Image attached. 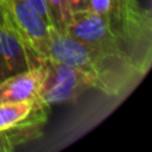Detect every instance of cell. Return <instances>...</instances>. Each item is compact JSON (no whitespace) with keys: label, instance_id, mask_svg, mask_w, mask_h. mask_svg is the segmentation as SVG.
Returning a JSON list of instances; mask_svg holds the SVG:
<instances>
[{"label":"cell","instance_id":"obj_9","mask_svg":"<svg viewBox=\"0 0 152 152\" xmlns=\"http://www.w3.org/2000/svg\"><path fill=\"white\" fill-rule=\"evenodd\" d=\"M50 11L51 23L55 29L60 32H67L68 24L71 21L72 13L67 0H45Z\"/></svg>","mask_w":152,"mask_h":152},{"label":"cell","instance_id":"obj_4","mask_svg":"<svg viewBox=\"0 0 152 152\" xmlns=\"http://www.w3.org/2000/svg\"><path fill=\"white\" fill-rule=\"evenodd\" d=\"M11 19L26 47L42 64L48 58L51 26L24 0H11Z\"/></svg>","mask_w":152,"mask_h":152},{"label":"cell","instance_id":"obj_10","mask_svg":"<svg viewBox=\"0 0 152 152\" xmlns=\"http://www.w3.org/2000/svg\"><path fill=\"white\" fill-rule=\"evenodd\" d=\"M27 4H29L51 27H52V23H51V16H50V11H48L47 7V1L45 0H24Z\"/></svg>","mask_w":152,"mask_h":152},{"label":"cell","instance_id":"obj_5","mask_svg":"<svg viewBox=\"0 0 152 152\" xmlns=\"http://www.w3.org/2000/svg\"><path fill=\"white\" fill-rule=\"evenodd\" d=\"M0 55L5 75L11 76L39 66V60L29 52L19 34L0 24Z\"/></svg>","mask_w":152,"mask_h":152},{"label":"cell","instance_id":"obj_13","mask_svg":"<svg viewBox=\"0 0 152 152\" xmlns=\"http://www.w3.org/2000/svg\"><path fill=\"white\" fill-rule=\"evenodd\" d=\"M5 77H7V75H5V69H4V66H3V59H1V55H0V81Z\"/></svg>","mask_w":152,"mask_h":152},{"label":"cell","instance_id":"obj_6","mask_svg":"<svg viewBox=\"0 0 152 152\" xmlns=\"http://www.w3.org/2000/svg\"><path fill=\"white\" fill-rule=\"evenodd\" d=\"M42 81V66L13 74L0 81V103L34 102Z\"/></svg>","mask_w":152,"mask_h":152},{"label":"cell","instance_id":"obj_3","mask_svg":"<svg viewBox=\"0 0 152 152\" xmlns=\"http://www.w3.org/2000/svg\"><path fill=\"white\" fill-rule=\"evenodd\" d=\"M42 81L37 100L44 105L75 102L87 89L94 88L88 75L66 63L44 59L42 61Z\"/></svg>","mask_w":152,"mask_h":152},{"label":"cell","instance_id":"obj_7","mask_svg":"<svg viewBox=\"0 0 152 152\" xmlns=\"http://www.w3.org/2000/svg\"><path fill=\"white\" fill-rule=\"evenodd\" d=\"M50 107L35 100V107L26 120L11 129L0 132V151H11L18 145L36 139L42 135V128L48 119Z\"/></svg>","mask_w":152,"mask_h":152},{"label":"cell","instance_id":"obj_1","mask_svg":"<svg viewBox=\"0 0 152 152\" xmlns=\"http://www.w3.org/2000/svg\"><path fill=\"white\" fill-rule=\"evenodd\" d=\"M48 58L66 63L89 76L92 87L110 96H119L143 76L128 61L51 27Z\"/></svg>","mask_w":152,"mask_h":152},{"label":"cell","instance_id":"obj_12","mask_svg":"<svg viewBox=\"0 0 152 152\" xmlns=\"http://www.w3.org/2000/svg\"><path fill=\"white\" fill-rule=\"evenodd\" d=\"M67 1H68V7L71 10V13L88 10V0H67Z\"/></svg>","mask_w":152,"mask_h":152},{"label":"cell","instance_id":"obj_11","mask_svg":"<svg viewBox=\"0 0 152 152\" xmlns=\"http://www.w3.org/2000/svg\"><path fill=\"white\" fill-rule=\"evenodd\" d=\"M0 24H1V26L8 27V28H11V29H13V31H15V28H13V23H12V19H11V15H10V12L7 11V8H5L4 1H3V0H0Z\"/></svg>","mask_w":152,"mask_h":152},{"label":"cell","instance_id":"obj_8","mask_svg":"<svg viewBox=\"0 0 152 152\" xmlns=\"http://www.w3.org/2000/svg\"><path fill=\"white\" fill-rule=\"evenodd\" d=\"M35 107L34 102L0 103V132L11 129L26 120Z\"/></svg>","mask_w":152,"mask_h":152},{"label":"cell","instance_id":"obj_14","mask_svg":"<svg viewBox=\"0 0 152 152\" xmlns=\"http://www.w3.org/2000/svg\"><path fill=\"white\" fill-rule=\"evenodd\" d=\"M3 1H4L5 8H7V11L10 12V15H11V0H3Z\"/></svg>","mask_w":152,"mask_h":152},{"label":"cell","instance_id":"obj_2","mask_svg":"<svg viewBox=\"0 0 152 152\" xmlns=\"http://www.w3.org/2000/svg\"><path fill=\"white\" fill-rule=\"evenodd\" d=\"M89 12L104 19L111 34L143 76L151 66L152 20L137 0H88Z\"/></svg>","mask_w":152,"mask_h":152}]
</instances>
